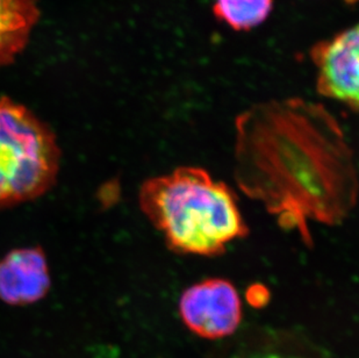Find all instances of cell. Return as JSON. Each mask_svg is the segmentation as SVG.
<instances>
[{
    "label": "cell",
    "mask_w": 359,
    "mask_h": 358,
    "mask_svg": "<svg viewBox=\"0 0 359 358\" xmlns=\"http://www.w3.org/2000/svg\"><path fill=\"white\" fill-rule=\"evenodd\" d=\"M234 179L284 230L312 247L309 225H342L355 210V154L339 120L302 98L259 102L235 119Z\"/></svg>",
    "instance_id": "cell-1"
},
{
    "label": "cell",
    "mask_w": 359,
    "mask_h": 358,
    "mask_svg": "<svg viewBox=\"0 0 359 358\" xmlns=\"http://www.w3.org/2000/svg\"><path fill=\"white\" fill-rule=\"evenodd\" d=\"M139 206L166 247L180 255L220 256L249 234L234 191L199 166L146 179Z\"/></svg>",
    "instance_id": "cell-2"
},
{
    "label": "cell",
    "mask_w": 359,
    "mask_h": 358,
    "mask_svg": "<svg viewBox=\"0 0 359 358\" xmlns=\"http://www.w3.org/2000/svg\"><path fill=\"white\" fill-rule=\"evenodd\" d=\"M60 162L50 127L26 106L0 99V211L46 194L57 180Z\"/></svg>",
    "instance_id": "cell-3"
},
{
    "label": "cell",
    "mask_w": 359,
    "mask_h": 358,
    "mask_svg": "<svg viewBox=\"0 0 359 358\" xmlns=\"http://www.w3.org/2000/svg\"><path fill=\"white\" fill-rule=\"evenodd\" d=\"M178 308L185 326L210 340L234 334L242 320L240 294L224 278H208L187 287L180 296Z\"/></svg>",
    "instance_id": "cell-4"
},
{
    "label": "cell",
    "mask_w": 359,
    "mask_h": 358,
    "mask_svg": "<svg viewBox=\"0 0 359 358\" xmlns=\"http://www.w3.org/2000/svg\"><path fill=\"white\" fill-rule=\"evenodd\" d=\"M311 58L318 69V93L325 98L342 102L351 111H358V26L355 25L328 40L314 44L311 51Z\"/></svg>",
    "instance_id": "cell-5"
},
{
    "label": "cell",
    "mask_w": 359,
    "mask_h": 358,
    "mask_svg": "<svg viewBox=\"0 0 359 358\" xmlns=\"http://www.w3.org/2000/svg\"><path fill=\"white\" fill-rule=\"evenodd\" d=\"M50 286V271L42 248H17L0 260V300L5 304H35L47 296Z\"/></svg>",
    "instance_id": "cell-6"
},
{
    "label": "cell",
    "mask_w": 359,
    "mask_h": 358,
    "mask_svg": "<svg viewBox=\"0 0 359 358\" xmlns=\"http://www.w3.org/2000/svg\"><path fill=\"white\" fill-rule=\"evenodd\" d=\"M39 17L38 0H0V69L26 48Z\"/></svg>",
    "instance_id": "cell-7"
},
{
    "label": "cell",
    "mask_w": 359,
    "mask_h": 358,
    "mask_svg": "<svg viewBox=\"0 0 359 358\" xmlns=\"http://www.w3.org/2000/svg\"><path fill=\"white\" fill-rule=\"evenodd\" d=\"M273 0H214L213 14L235 32H248L264 24Z\"/></svg>",
    "instance_id": "cell-8"
},
{
    "label": "cell",
    "mask_w": 359,
    "mask_h": 358,
    "mask_svg": "<svg viewBox=\"0 0 359 358\" xmlns=\"http://www.w3.org/2000/svg\"><path fill=\"white\" fill-rule=\"evenodd\" d=\"M263 340L251 345H245L242 352L233 358H305L299 354L287 336H264Z\"/></svg>",
    "instance_id": "cell-9"
},
{
    "label": "cell",
    "mask_w": 359,
    "mask_h": 358,
    "mask_svg": "<svg viewBox=\"0 0 359 358\" xmlns=\"http://www.w3.org/2000/svg\"><path fill=\"white\" fill-rule=\"evenodd\" d=\"M247 292L248 301L254 307L264 306L268 303L269 298H270V292H269L268 289L264 285H251Z\"/></svg>",
    "instance_id": "cell-10"
}]
</instances>
